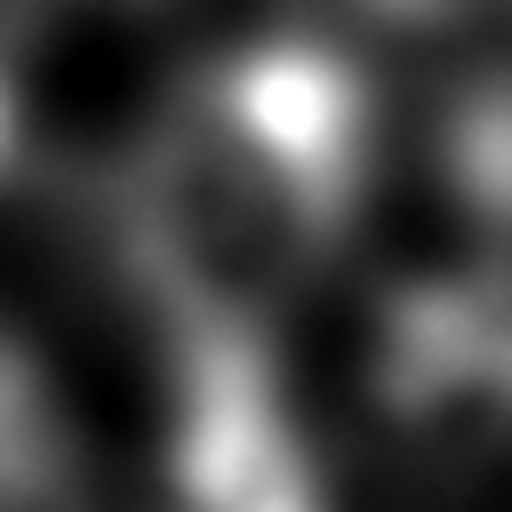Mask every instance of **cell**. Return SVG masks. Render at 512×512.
Returning a JSON list of instances; mask_svg holds the SVG:
<instances>
[{"label": "cell", "instance_id": "cell-1", "mask_svg": "<svg viewBox=\"0 0 512 512\" xmlns=\"http://www.w3.org/2000/svg\"><path fill=\"white\" fill-rule=\"evenodd\" d=\"M376 152L360 72L320 40H256L168 88L128 184L120 240L144 296L184 328L256 336V320L352 224Z\"/></svg>", "mask_w": 512, "mask_h": 512}, {"label": "cell", "instance_id": "cell-2", "mask_svg": "<svg viewBox=\"0 0 512 512\" xmlns=\"http://www.w3.org/2000/svg\"><path fill=\"white\" fill-rule=\"evenodd\" d=\"M384 424L440 456L512 440V280H432L392 304L376 336Z\"/></svg>", "mask_w": 512, "mask_h": 512}, {"label": "cell", "instance_id": "cell-3", "mask_svg": "<svg viewBox=\"0 0 512 512\" xmlns=\"http://www.w3.org/2000/svg\"><path fill=\"white\" fill-rule=\"evenodd\" d=\"M56 496V432L16 368H0V512H48Z\"/></svg>", "mask_w": 512, "mask_h": 512}, {"label": "cell", "instance_id": "cell-4", "mask_svg": "<svg viewBox=\"0 0 512 512\" xmlns=\"http://www.w3.org/2000/svg\"><path fill=\"white\" fill-rule=\"evenodd\" d=\"M360 8H384V16H432V8H448V0H360Z\"/></svg>", "mask_w": 512, "mask_h": 512}]
</instances>
